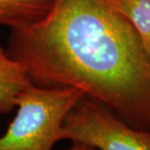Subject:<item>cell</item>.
Wrapping results in <instances>:
<instances>
[{"label":"cell","instance_id":"cell-1","mask_svg":"<svg viewBox=\"0 0 150 150\" xmlns=\"http://www.w3.org/2000/svg\"><path fill=\"white\" fill-rule=\"evenodd\" d=\"M7 52L32 84L79 89L150 131V55L108 0H53L41 20L12 29Z\"/></svg>","mask_w":150,"mask_h":150},{"label":"cell","instance_id":"cell-2","mask_svg":"<svg viewBox=\"0 0 150 150\" xmlns=\"http://www.w3.org/2000/svg\"><path fill=\"white\" fill-rule=\"evenodd\" d=\"M84 95L76 88H46L30 83L18 95L16 116L0 135V150H52L61 141L66 115Z\"/></svg>","mask_w":150,"mask_h":150},{"label":"cell","instance_id":"cell-3","mask_svg":"<svg viewBox=\"0 0 150 150\" xmlns=\"http://www.w3.org/2000/svg\"><path fill=\"white\" fill-rule=\"evenodd\" d=\"M61 140L83 143L96 150H150V131L128 125L86 95L66 115Z\"/></svg>","mask_w":150,"mask_h":150},{"label":"cell","instance_id":"cell-4","mask_svg":"<svg viewBox=\"0 0 150 150\" xmlns=\"http://www.w3.org/2000/svg\"><path fill=\"white\" fill-rule=\"evenodd\" d=\"M30 83L23 67L0 46V117L15 109L18 95Z\"/></svg>","mask_w":150,"mask_h":150},{"label":"cell","instance_id":"cell-5","mask_svg":"<svg viewBox=\"0 0 150 150\" xmlns=\"http://www.w3.org/2000/svg\"><path fill=\"white\" fill-rule=\"evenodd\" d=\"M53 0H0V25L12 29L25 27L41 20Z\"/></svg>","mask_w":150,"mask_h":150},{"label":"cell","instance_id":"cell-6","mask_svg":"<svg viewBox=\"0 0 150 150\" xmlns=\"http://www.w3.org/2000/svg\"><path fill=\"white\" fill-rule=\"evenodd\" d=\"M110 4L130 22L150 55V1L108 0Z\"/></svg>","mask_w":150,"mask_h":150},{"label":"cell","instance_id":"cell-7","mask_svg":"<svg viewBox=\"0 0 150 150\" xmlns=\"http://www.w3.org/2000/svg\"><path fill=\"white\" fill-rule=\"evenodd\" d=\"M65 150H96L95 148L88 146L83 143H79V142H72V145L70 147L66 148Z\"/></svg>","mask_w":150,"mask_h":150},{"label":"cell","instance_id":"cell-8","mask_svg":"<svg viewBox=\"0 0 150 150\" xmlns=\"http://www.w3.org/2000/svg\"><path fill=\"white\" fill-rule=\"evenodd\" d=\"M147 1H150V0H147Z\"/></svg>","mask_w":150,"mask_h":150}]
</instances>
